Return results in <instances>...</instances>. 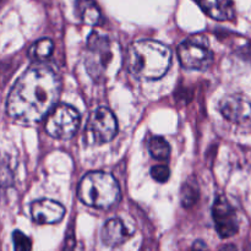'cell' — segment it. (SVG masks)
Listing matches in <instances>:
<instances>
[{"label":"cell","mask_w":251,"mask_h":251,"mask_svg":"<svg viewBox=\"0 0 251 251\" xmlns=\"http://www.w3.org/2000/svg\"><path fill=\"white\" fill-rule=\"evenodd\" d=\"M12 242L15 251H32L31 239L20 230H15L12 233Z\"/></svg>","instance_id":"17"},{"label":"cell","mask_w":251,"mask_h":251,"mask_svg":"<svg viewBox=\"0 0 251 251\" xmlns=\"http://www.w3.org/2000/svg\"><path fill=\"white\" fill-rule=\"evenodd\" d=\"M189 251H208V249L205 242H202V240H196Z\"/></svg>","instance_id":"20"},{"label":"cell","mask_w":251,"mask_h":251,"mask_svg":"<svg viewBox=\"0 0 251 251\" xmlns=\"http://www.w3.org/2000/svg\"><path fill=\"white\" fill-rule=\"evenodd\" d=\"M171 49L156 41L135 42L127 49V70L137 80L152 81L163 77L171 66Z\"/></svg>","instance_id":"2"},{"label":"cell","mask_w":251,"mask_h":251,"mask_svg":"<svg viewBox=\"0 0 251 251\" xmlns=\"http://www.w3.org/2000/svg\"><path fill=\"white\" fill-rule=\"evenodd\" d=\"M206 15L217 21H230L234 19L235 10L232 0H198Z\"/></svg>","instance_id":"12"},{"label":"cell","mask_w":251,"mask_h":251,"mask_svg":"<svg viewBox=\"0 0 251 251\" xmlns=\"http://www.w3.org/2000/svg\"><path fill=\"white\" fill-rule=\"evenodd\" d=\"M14 183V174L9 163L4 158H0V188H6Z\"/></svg>","instance_id":"18"},{"label":"cell","mask_w":251,"mask_h":251,"mask_svg":"<svg viewBox=\"0 0 251 251\" xmlns=\"http://www.w3.org/2000/svg\"><path fill=\"white\" fill-rule=\"evenodd\" d=\"M32 218L38 225H54L65 216V208L59 202L49 199L34 201L31 205Z\"/></svg>","instance_id":"10"},{"label":"cell","mask_w":251,"mask_h":251,"mask_svg":"<svg viewBox=\"0 0 251 251\" xmlns=\"http://www.w3.org/2000/svg\"><path fill=\"white\" fill-rule=\"evenodd\" d=\"M151 176L158 183H166L169 179L171 172H169V168L167 166H154L151 169Z\"/></svg>","instance_id":"19"},{"label":"cell","mask_w":251,"mask_h":251,"mask_svg":"<svg viewBox=\"0 0 251 251\" xmlns=\"http://www.w3.org/2000/svg\"><path fill=\"white\" fill-rule=\"evenodd\" d=\"M76 11L85 24L95 26L100 20V11L93 0H76Z\"/></svg>","instance_id":"13"},{"label":"cell","mask_w":251,"mask_h":251,"mask_svg":"<svg viewBox=\"0 0 251 251\" xmlns=\"http://www.w3.org/2000/svg\"><path fill=\"white\" fill-rule=\"evenodd\" d=\"M220 112L225 119L237 125L251 122V102L242 95H228L220 102Z\"/></svg>","instance_id":"9"},{"label":"cell","mask_w":251,"mask_h":251,"mask_svg":"<svg viewBox=\"0 0 251 251\" xmlns=\"http://www.w3.org/2000/svg\"><path fill=\"white\" fill-rule=\"evenodd\" d=\"M77 194L90 207L107 210L119 201L120 188L114 176L103 172H91L81 179Z\"/></svg>","instance_id":"3"},{"label":"cell","mask_w":251,"mask_h":251,"mask_svg":"<svg viewBox=\"0 0 251 251\" xmlns=\"http://www.w3.org/2000/svg\"><path fill=\"white\" fill-rule=\"evenodd\" d=\"M181 203L184 207H191L199 199V189L196 181H186L181 188Z\"/></svg>","instance_id":"16"},{"label":"cell","mask_w":251,"mask_h":251,"mask_svg":"<svg viewBox=\"0 0 251 251\" xmlns=\"http://www.w3.org/2000/svg\"><path fill=\"white\" fill-rule=\"evenodd\" d=\"M118 44L107 34L93 31L86 44L85 65L88 75L95 81L104 80L115 66L118 55Z\"/></svg>","instance_id":"4"},{"label":"cell","mask_w":251,"mask_h":251,"mask_svg":"<svg viewBox=\"0 0 251 251\" xmlns=\"http://www.w3.org/2000/svg\"><path fill=\"white\" fill-rule=\"evenodd\" d=\"M60 93L58 75L47 66H33L20 76L7 98V114L24 124L38 123L53 109Z\"/></svg>","instance_id":"1"},{"label":"cell","mask_w":251,"mask_h":251,"mask_svg":"<svg viewBox=\"0 0 251 251\" xmlns=\"http://www.w3.org/2000/svg\"><path fill=\"white\" fill-rule=\"evenodd\" d=\"M54 49V44L50 39L48 38H43L37 41L36 43H33L31 46L28 50V55L29 58L33 59V60L37 61H42L48 59L49 56L51 55Z\"/></svg>","instance_id":"14"},{"label":"cell","mask_w":251,"mask_h":251,"mask_svg":"<svg viewBox=\"0 0 251 251\" xmlns=\"http://www.w3.org/2000/svg\"><path fill=\"white\" fill-rule=\"evenodd\" d=\"M220 251H238V250H237V247H235V245L228 244V245H226V247H223Z\"/></svg>","instance_id":"21"},{"label":"cell","mask_w":251,"mask_h":251,"mask_svg":"<svg viewBox=\"0 0 251 251\" xmlns=\"http://www.w3.org/2000/svg\"><path fill=\"white\" fill-rule=\"evenodd\" d=\"M179 60L185 69L207 70L213 63V53L202 37H191L178 48Z\"/></svg>","instance_id":"7"},{"label":"cell","mask_w":251,"mask_h":251,"mask_svg":"<svg viewBox=\"0 0 251 251\" xmlns=\"http://www.w3.org/2000/svg\"><path fill=\"white\" fill-rule=\"evenodd\" d=\"M150 153L158 161H166L171 154V146L163 137H153L149 144Z\"/></svg>","instance_id":"15"},{"label":"cell","mask_w":251,"mask_h":251,"mask_svg":"<svg viewBox=\"0 0 251 251\" xmlns=\"http://www.w3.org/2000/svg\"><path fill=\"white\" fill-rule=\"evenodd\" d=\"M80 125V114L75 108L66 104L56 105L50 110L46 122V130L51 137L59 140L71 139Z\"/></svg>","instance_id":"6"},{"label":"cell","mask_w":251,"mask_h":251,"mask_svg":"<svg viewBox=\"0 0 251 251\" xmlns=\"http://www.w3.org/2000/svg\"><path fill=\"white\" fill-rule=\"evenodd\" d=\"M131 235L132 233L127 229L126 226L119 218H112V220L107 221L103 226L102 233H100L103 244L110 248L124 244Z\"/></svg>","instance_id":"11"},{"label":"cell","mask_w":251,"mask_h":251,"mask_svg":"<svg viewBox=\"0 0 251 251\" xmlns=\"http://www.w3.org/2000/svg\"><path fill=\"white\" fill-rule=\"evenodd\" d=\"M212 217L216 230L221 238H230L239 230L237 213L223 195L216 199L212 206Z\"/></svg>","instance_id":"8"},{"label":"cell","mask_w":251,"mask_h":251,"mask_svg":"<svg viewBox=\"0 0 251 251\" xmlns=\"http://www.w3.org/2000/svg\"><path fill=\"white\" fill-rule=\"evenodd\" d=\"M118 131L114 114L108 108L100 107L93 110L86 124L85 137L91 145H103L112 141Z\"/></svg>","instance_id":"5"}]
</instances>
